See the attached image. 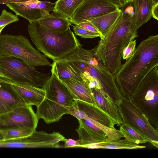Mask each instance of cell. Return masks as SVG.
I'll use <instances>...</instances> for the list:
<instances>
[{"label": "cell", "instance_id": "6da1fadb", "mask_svg": "<svg viewBox=\"0 0 158 158\" xmlns=\"http://www.w3.org/2000/svg\"><path fill=\"white\" fill-rule=\"evenodd\" d=\"M158 65V35L149 36L137 46L132 55L114 75L123 97L128 99L146 75Z\"/></svg>", "mask_w": 158, "mask_h": 158}, {"label": "cell", "instance_id": "7a4b0ae2", "mask_svg": "<svg viewBox=\"0 0 158 158\" xmlns=\"http://www.w3.org/2000/svg\"><path fill=\"white\" fill-rule=\"evenodd\" d=\"M133 7L123 11L118 22L94 48V56L113 75L122 66L121 58L124 48L137 38V30L133 19Z\"/></svg>", "mask_w": 158, "mask_h": 158}, {"label": "cell", "instance_id": "3957f363", "mask_svg": "<svg viewBox=\"0 0 158 158\" xmlns=\"http://www.w3.org/2000/svg\"><path fill=\"white\" fill-rule=\"evenodd\" d=\"M28 31L39 51L53 61L63 58L81 46L70 28L65 31H54L41 26L35 21L29 23Z\"/></svg>", "mask_w": 158, "mask_h": 158}, {"label": "cell", "instance_id": "277c9868", "mask_svg": "<svg viewBox=\"0 0 158 158\" xmlns=\"http://www.w3.org/2000/svg\"><path fill=\"white\" fill-rule=\"evenodd\" d=\"M43 88L45 96L37 106L36 114L47 124L58 121L64 114H68L74 100L64 84L53 73Z\"/></svg>", "mask_w": 158, "mask_h": 158}, {"label": "cell", "instance_id": "5b68a950", "mask_svg": "<svg viewBox=\"0 0 158 158\" xmlns=\"http://www.w3.org/2000/svg\"><path fill=\"white\" fill-rule=\"evenodd\" d=\"M158 66L144 77L128 98L147 117L150 124L158 131Z\"/></svg>", "mask_w": 158, "mask_h": 158}, {"label": "cell", "instance_id": "8992f818", "mask_svg": "<svg viewBox=\"0 0 158 158\" xmlns=\"http://www.w3.org/2000/svg\"><path fill=\"white\" fill-rule=\"evenodd\" d=\"M0 56L19 58L35 68L52 65L46 56L35 48L29 40L22 35L0 34Z\"/></svg>", "mask_w": 158, "mask_h": 158}, {"label": "cell", "instance_id": "52a82bcc", "mask_svg": "<svg viewBox=\"0 0 158 158\" xmlns=\"http://www.w3.org/2000/svg\"><path fill=\"white\" fill-rule=\"evenodd\" d=\"M50 75L37 71L19 58L0 56V77L12 82L43 88Z\"/></svg>", "mask_w": 158, "mask_h": 158}, {"label": "cell", "instance_id": "ba28073f", "mask_svg": "<svg viewBox=\"0 0 158 158\" xmlns=\"http://www.w3.org/2000/svg\"><path fill=\"white\" fill-rule=\"evenodd\" d=\"M118 107L123 123L140 133L158 148V131L145 115L129 99L124 97Z\"/></svg>", "mask_w": 158, "mask_h": 158}, {"label": "cell", "instance_id": "9c48e42d", "mask_svg": "<svg viewBox=\"0 0 158 158\" xmlns=\"http://www.w3.org/2000/svg\"><path fill=\"white\" fill-rule=\"evenodd\" d=\"M38 120L31 105L19 107L0 115V130L20 127L36 130Z\"/></svg>", "mask_w": 158, "mask_h": 158}, {"label": "cell", "instance_id": "30bf717a", "mask_svg": "<svg viewBox=\"0 0 158 158\" xmlns=\"http://www.w3.org/2000/svg\"><path fill=\"white\" fill-rule=\"evenodd\" d=\"M119 8L108 0H85L69 19L71 24L77 25L97 16Z\"/></svg>", "mask_w": 158, "mask_h": 158}, {"label": "cell", "instance_id": "8fae6325", "mask_svg": "<svg viewBox=\"0 0 158 158\" xmlns=\"http://www.w3.org/2000/svg\"><path fill=\"white\" fill-rule=\"evenodd\" d=\"M6 5L16 15L26 19L30 23L37 21L53 11L55 3L32 0Z\"/></svg>", "mask_w": 158, "mask_h": 158}, {"label": "cell", "instance_id": "7c38bea8", "mask_svg": "<svg viewBox=\"0 0 158 158\" xmlns=\"http://www.w3.org/2000/svg\"><path fill=\"white\" fill-rule=\"evenodd\" d=\"M68 114L77 119H89L108 127L115 128L114 121L105 111L97 106L82 101L74 100Z\"/></svg>", "mask_w": 158, "mask_h": 158}, {"label": "cell", "instance_id": "4fadbf2b", "mask_svg": "<svg viewBox=\"0 0 158 158\" xmlns=\"http://www.w3.org/2000/svg\"><path fill=\"white\" fill-rule=\"evenodd\" d=\"M79 125L76 130L79 135V147L86 148L89 145L105 141L106 134L89 121L78 119Z\"/></svg>", "mask_w": 158, "mask_h": 158}, {"label": "cell", "instance_id": "5bb4252c", "mask_svg": "<svg viewBox=\"0 0 158 158\" xmlns=\"http://www.w3.org/2000/svg\"><path fill=\"white\" fill-rule=\"evenodd\" d=\"M26 105L5 78L0 77V115Z\"/></svg>", "mask_w": 158, "mask_h": 158}, {"label": "cell", "instance_id": "9a60e30c", "mask_svg": "<svg viewBox=\"0 0 158 158\" xmlns=\"http://www.w3.org/2000/svg\"><path fill=\"white\" fill-rule=\"evenodd\" d=\"M5 78L26 105L37 106L43 100L45 95L43 88L18 83Z\"/></svg>", "mask_w": 158, "mask_h": 158}, {"label": "cell", "instance_id": "2e32d148", "mask_svg": "<svg viewBox=\"0 0 158 158\" xmlns=\"http://www.w3.org/2000/svg\"><path fill=\"white\" fill-rule=\"evenodd\" d=\"M61 81L74 100H80L97 106L92 90L87 81L71 79Z\"/></svg>", "mask_w": 158, "mask_h": 158}, {"label": "cell", "instance_id": "e0dca14e", "mask_svg": "<svg viewBox=\"0 0 158 158\" xmlns=\"http://www.w3.org/2000/svg\"><path fill=\"white\" fill-rule=\"evenodd\" d=\"M97 106L107 113L115 124L120 126L123 123L118 106L103 91L94 87L91 88Z\"/></svg>", "mask_w": 158, "mask_h": 158}, {"label": "cell", "instance_id": "ac0fdd59", "mask_svg": "<svg viewBox=\"0 0 158 158\" xmlns=\"http://www.w3.org/2000/svg\"><path fill=\"white\" fill-rule=\"evenodd\" d=\"M123 11V10L119 8L88 20L91 22L98 30L100 35V39H101L108 34L118 22Z\"/></svg>", "mask_w": 158, "mask_h": 158}, {"label": "cell", "instance_id": "d6986e66", "mask_svg": "<svg viewBox=\"0 0 158 158\" xmlns=\"http://www.w3.org/2000/svg\"><path fill=\"white\" fill-rule=\"evenodd\" d=\"M41 26L49 30L61 32L67 30L71 24L69 19L55 11L37 20Z\"/></svg>", "mask_w": 158, "mask_h": 158}, {"label": "cell", "instance_id": "ffe728a7", "mask_svg": "<svg viewBox=\"0 0 158 158\" xmlns=\"http://www.w3.org/2000/svg\"><path fill=\"white\" fill-rule=\"evenodd\" d=\"M133 19L138 29L151 18L153 0H134Z\"/></svg>", "mask_w": 158, "mask_h": 158}, {"label": "cell", "instance_id": "44dd1931", "mask_svg": "<svg viewBox=\"0 0 158 158\" xmlns=\"http://www.w3.org/2000/svg\"><path fill=\"white\" fill-rule=\"evenodd\" d=\"M51 72L61 81L71 79L86 81L69 64L58 60L53 61Z\"/></svg>", "mask_w": 158, "mask_h": 158}, {"label": "cell", "instance_id": "7402d4cb", "mask_svg": "<svg viewBox=\"0 0 158 158\" xmlns=\"http://www.w3.org/2000/svg\"><path fill=\"white\" fill-rule=\"evenodd\" d=\"M85 0H58L55 3L53 11L70 19Z\"/></svg>", "mask_w": 158, "mask_h": 158}, {"label": "cell", "instance_id": "603a6c76", "mask_svg": "<svg viewBox=\"0 0 158 158\" xmlns=\"http://www.w3.org/2000/svg\"><path fill=\"white\" fill-rule=\"evenodd\" d=\"M145 146H141L128 142L123 139L105 141L87 146L86 148L89 149H137L145 148Z\"/></svg>", "mask_w": 158, "mask_h": 158}, {"label": "cell", "instance_id": "cb8c5ba5", "mask_svg": "<svg viewBox=\"0 0 158 158\" xmlns=\"http://www.w3.org/2000/svg\"><path fill=\"white\" fill-rule=\"evenodd\" d=\"M119 131L124 138V140L128 142L137 144L149 142L140 133L123 123L120 126Z\"/></svg>", "mask_w": 158, "mask_h": 158}, {"label": "cell", "instance_id": "d4e9b609", "mask_svg": "<svg viewBox=\"0 0 158 158\" xmlns=\"http://www.w3.org/2000/svg\"><path fill=\"white\" fill-rule=\"evenodd\" d=\"M35 130L27 127H20L0 130V132L3 136V140H5L27 136Z\"/></svg>", "mask_w": 158, "mask_h": 158}, {"label": "cell", "instance_id": "484cf974", "mask_svg": "<svg viewBox=\"0 0 158 158\" xmlns=\"http://www.w3.org/2000/svg\"><path fill=\"white\" fill-rule=\"evenodd\" d=\"M85 120L93 124L106 134L107 137L105 141L117 140L123 137V135L119 130H117L115 128L113 129L108 127L92 120L89 119Z\"/></svg>", "mask_w": 158, "mask_h": 158}, {"label": "cell", "instance_id": "4316f807", "mask_svg": "<svg viewBox=\"0 0 158 158\" xmlns=\"http://www.w3.org/2000/svg\"><path fill=\"white\" fill-rule=\"evenodd\" d=\"M18 15L9 12L4 9L0 16V28L9 24L18 21Z\"/></svg>", "mask_w": 158, "mask_h": 158}, {"label": "cell", "instance_id": "83f0119b", "mask_svg": "<svg viewBox=\"0 0 158 158\" xmlns=\"http://www.w3.org/2000/svg\"><path fill=\"white\" fill-rule=\"evenodd\" d=\"M73 30L76 35L84 38H93L100 37L99 34L88 31L77 25L73 26Z\"/></svg>", "mask_w": 158, "mask_h": 158}, {"label": "cell", "instance_id": "f1b7e54d", "mask_svg": "<svg viewBox=\"0 0 158 158\" xmlns=\"http://www.w3.org/2000/svg\"><path fill=\"white\" fill-rule=\"evenodd\" d=\"M136 40H132L130 42L123 50L122 57L124 60L130 57L135 49Z\"/></svg>", "mask_w": 158, "mask_h": 158}, {"label": "cell", "instance_id": "f546056e", "mask_svg": "<svg viewBox=\"0 0 158 158\" xmlns=\"http://www.w3.org/2000/svg\"><path fill=\"white\" fill-rule=\"evenodd\" d=\"M77 25L89 31L99 34L94 25L89 20H86Z\"/></svg>", "mask_w": 158, "mask_h": 158}, {"label": "cell", "instance_id": "4dcf8cb0", "mask_svg": "<svg viewBox=\"0 0 158 158\" xmlns=\"http://www.w3.org/2000/svg\"><path fill=\"white\" fill-rule=\"evenodd\" d=\"M63 141L64 143V148L79 147L80 145L78 140H75L71 139L64 138Z\"/></svg>", "mask_w": 158, "mask_h": 158}, {"label": "cell", "instance_id": "1f68e13d", "mask_svg": "<svg viewBox=\"0 0 158 158\" xmlns=\"http://www.w3.org/2000/svg\"><path fill=\"white\" fill-rule=\"evenodd\" d=\"M119 8L125 6L127 4V0H108Z\"/></svg>", "mask_w": 158, "mask_h": 158}, {"label": "cell", "instance_id": "d6a6232c", "mask_svg": "<svg viewBox=\"0 0 158 158\" xmlns=\"http://www.w3.org/2000/svg\"><path fill=\"white\" fill-rule=\"evenodd\" d=\"M152 15L153 18L158 20V2L153 5L152 9Z\"/></svg>", "mask_w": 158, "mask_h": 158}, {"label": "cell", "instance_id": "836d02e7", "mask_svg": "<svg viewBox=\"0 0 158 158\" xmlns=\"http://www.w3.org/2000/svg\"><path fill=\"white\" fill-rule=\"evenodd\" d=\"M32 0H0V4H7L11 3L20 2Z\"/></svg>", "mask_w": 158, "mask_h": 158}, {"label": "cell", "instance_id": "e575fe53", "mask_svg": "<svg viewBox=\"0 0 158 158\" xmlns=\"http://www.w3.org/2000/svg\"><path fill=\"white\" fill-rule=\"evenodd\" d=\"M4 138L3 136L1 133L0 132V141L3 140Z\"/></svg>", "mask_w": 158, "mask_h": 158}, {"label": "cell", "instance_id": "d590c367", "mask_svg": "<svg viewBox=\"0 0 158 158\" xmlns=\"http://www.w3.org/2000/svg\"><path fill=\"white\" fill-rule=\"evenodd\" d=\"M5 27V26H4L0 28V35L2 31Z\"/></svg>", "mask_w": 158, "mask_h": 158}, {"label": "cell", "instance_id": "8d00e7d4", "mask_svg": "<svg viewBox=\"0 0 158 158\" xmlns=\"http://www.w3.org/2000/svg\"><path fill=\"white\" fill-rule=\"evenodd\" d=\"M134 0H127V4L132 2Z\"/></svg>", "mask_w": 158, "mask_h": 158}, {"label": "cell", "instance_id": "74e56055", "mask_svg": "<svg viewBox=\"0 0 158 158\" xmlns=\"http://www.w3.org/2000/svg\"><path fill=\"white\" fill-rule=\"evenodd\" d=\"M154 3L158 2V0H153Z\"/></svg>", "mask_w": 158, "mask_h": 158}]
</instances>
